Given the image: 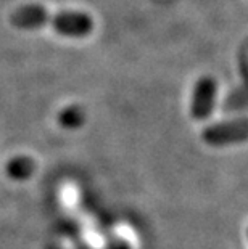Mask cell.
Instances as JSON below:
<instances>
[{"label":"cell","instance_id":"5","mask_svg":"<svg viewBox=\"0 0 248 249\" xmlns=\"http://www.w3.org/2000/svg\"><path fill=\"white\" fill-rule=\"evenodd\" d=\"M58 124L66 130H77L86 123V113L79 105H68L58 113Z\"/></svg>","mask_w":248,"mask_h":249},{"label":"cell","instance_id":"7","mask_svg":"<svg viewBox=\"0 0 248 249\" xmlns=\"http://www.w3.org/2000/svg\"><path fill=\"white\" fill-rule=\"evenodd\" d=\"M247 238H248V230H247Z\"/></svg>","mask_w":248,"mask_h":249},{"label":"cell","instance_id":"4","mask_svg":"<svg viewBox=\"0 0 248 249\" xmlns=\"http://www.w3.org/2000/svg\"><path fill=\"white\" fill-rule=\"evenodd\" d=\"M5 172H7V176L12 180H15V182H26V180H29L34 176L36 161L31 156L18 155L7 162Z\"/></svg>","mask_w":248,"mask_h":249},{"label":"cell","instance_id":"1","mask_svg":"<svg viewBox=\"0 0 248 249\" xmlns=\"http://www.w3.org/2000/svg\"><path fill=\"white\" fill-rule=\"evenodd\" d=\"M13 28L31 31L50 26L63 37L82 39L94 31V19L84 12H60L50 13L40 5H23L10 15Z\"/></svg>","mask_w":248,"mask_h":249},{"label":"cell","instance_id":"2","mask_svg":"<svg viewBox=\"0 0 248 249\" xmlns=\"http://www.w3.org/2000/svg\"><path fill=\"white\" fill-rule=\"evenodd\" d=\"M202 140L214 148L245 143L248 142V118L221 121V123L205 127L202 132Z\"/></svg>","mask_w":248,"mask_h":249},{"label":"cell","instance_id":"3","mask_svg":"<svg viewBox=\"0 0 248 249\" xmlns=\"http://www.w3.org/2000/svg\"><path fill=\"white\" fill-rule=\"evenodd\" d=\"M218 102V82L214 77L203 76L195 82L191 98V116L195 121H207L214 113Z\"/></svg>","mask_w":248,"mask_h":249},{"label":"cell","instance_id":"6","mask_svg":"<svg viewBox=\"0 0 248 249\" xmlns=\"http://www.w3.org/2000/svg\"><path fill=\"white\" fill-rule=\"evenodd\" d=\"M105 249H131V245L123 238H113Z\"/></svg>","mask_w":248,"mask_h":249}]
</instances>
